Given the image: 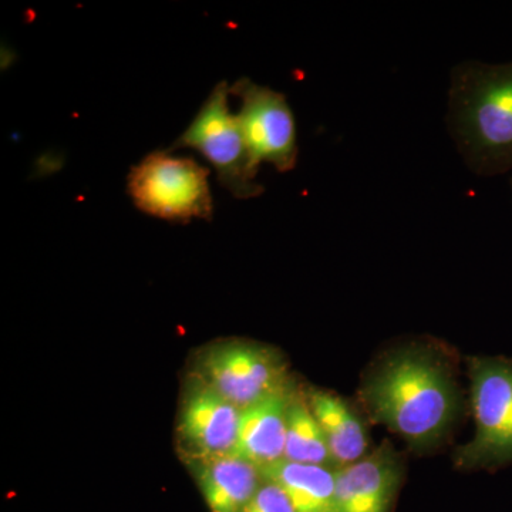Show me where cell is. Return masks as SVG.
<instances>
[{
    "label": "cell",
    "mask_w": 512,
    "mask_h": 512,
    "mask_svg": "<svg viewBox=\"0 0 512 512\" xmlns=\"http://www.w3.org/2000/svg\"><path fill=\"white\" fill-rule=\"evenodd\" d=\"M461 363L458 350L436 336L390 340L363 369L357 402L413 454L433 456L454 439L470 409Z\"/></svg>",
    "instance_id": "1"
},
{
    "label": "cell",
    "mask_w": 512,
    "mask_h": 512,
    "mask_svg": "<svg viewBox=\"0 0 512 512\" xmlns=\"http://www.w3.org/2000/svg\"><path fill=\"white\" fill-rule=\"evenodd\" d=\"M447 121L473 173L493 177L511 171L512 62H466L454 67Z\"/></svg>",
    "instance_id": "2"
},
{
    "label": "cell",
    "mask_w": 512,
    "mask_h": 512,
    "mask_svg": "<svg viewBox=\"0 0 512 512\" xmlns=\"http://www.w3.org/2000/svg\"><path fill=\"white\" fill-rule=\"evenodd\" d=\"M464 365L476 430L454 450L453 466L494 473L512 466V356H466Z\"/></svg>",
    "instance_id": "3"
},
{
    "label": "cell",
    "mask_w": 512,
    "mask_h": 512,
    "mask_svg": "<svg viewBox=\"0 0 512 512\" xmlns=\"http://www.w3.org/2000/svg\"><path fill=\"white\" fill-rule=\"evenodd\" d=\"M127 190L134 205L170 222L212 220L210 170L194 158L154 151L131 168Z\"/></svg>",
    "instance_id": "4"
},
{
    "label": "cell",
    "mask_w": 512,
    "mask_h": 512,
    "mask_svg": "<svg viewBox=\"0 0 512 512\" xmlns=\"http://www.w3.org/2000/svg\"><path fill=\"white\" fill-rule=\"evenodd\" d=\"M231 87L218 83L202 104L187 130L177 138L170 151L192 148L210 161L218 181L237 200H251L264 192L256 183L259 165L255 163L237 114L229 110Z\"/></svg>",
    "instance_id": "5"
},
{
    "label": "cell",
    "mask_w": 512,
    "mask_h": 512,
    "mask_svg": "<svg viewBox=\"0 0 512 512\" xmlns=\"http://www.w3.org/2000/svg\"><path fill=\"white\" fill-rule=\"evenodd\" d=\"M201 372L202 382L241 410L292 386L278 350L244 340L208 350L202 357Z\"/></svg>",
    "instance_id": "6"
},
{
    "label": "cell",
    "mask_w": 512,
    "mask_h": 512,
    "mask_svg": "<svg viewBox=\"0 0 512 512\" xmlns=\"http://www.w3.org/2000/svg\"><path fill=\"white\" fill-rule=\"evenodd\" d=\"M241 101L237 114L255 163H269L281 173L298 161L295 117L286 97L269 87L242 77L229 89Z\"/></svg>",
    "instance_id": "7"
},
{
    "label": "cell",
    "mask_w": 512,
    "mask_h": 512,
    "mask_svg": "<svg viewBox=\"0 0 512 512\" xmlns=\"http://www.w3.org/2000/svg\"><path fill=\"white\" fill-rule=\"evenodd\" d=\"M406 477V456L390 440L335 470V512H393Z\"/></svg>",
    "instance_id": "8"
},
{
    "label": "cell",
    "mask_w": 512,
    "mask_h": 512,
    "mask_svg": "<svg viewBox=\"0 0 512 512\" xmlns=\"http://www.w3.org/2000/svg\"><path fill=\"white\" fill-rule=\"evenodd\" d=\"M241 409L205 382L185 397L180 433L201 460L232 456L237 446Z\"/></svg>",
    "instance_id": "9"
},
{
    "label": "cell",
    "mask_w": 512,
    "mask_h": 512,
    "mask_svg": "<svg viewBox=\"0 0 512 512\" xmlns=\"http://www.w3.org/2000/svg\"><path fill=\"white\" fill-rule=\"evenodd\" d=\"M292 392L291 386L241 410L232 456L254 464L259 470L284 460L286 416Z\"/></svg>",
    "instance_id": "10"
},
{
    "label": "cell",
    "mask_w": 512,
    "mask_h": 512,
    "mask_svg": "<svg viewBox=\"0 0 512 512\" xmlns=\"http://www.w3.org/2000/svg\"><path fill=\"white\" fill-rule=\"evenodd\" d=\"M305 397L328 441L335 468L356 463L369 453L365 421L343 397L315 387Z\"/></svg>",
    "instance_id": "11"
},
{
    "label": "cell",
    "mask_w": 512,
    "mask_h": 512,
    "mask_svg": "<svg viewBox=\"0 0 512 512\" xmlns=\"http://www.w3.org/2000/svg\"><path fill=\"white\" fill-rule=\"evenodd\" d=\"M197 476L211 512H241L264 483L258 467L235 456L201 460Z\"/></svg>",
    "instance_id": "12"
},
{
    "label": "cell",
    "mask_w": 512,
    "mask_h": 512,
    "mask_svg": "<svg viewBox=\"0 0 512 512\" xmlns=\"http://www.w3.org/2000/svg\"><path fill=\"white\" fill-rule=\"evenodd\" d=\"M261 474L285 491L296 512H335V468L281 460Z\"/></svg>",
    "instance_id": "13"
},
{
    "label": "cell",
    "mask_w": 512,
    "mask_h": 512,
    "mask_svg": "<svg viewBox=\"0 0 512 512\" xmlns=\"http://www.w3.org/2000/svg\"><path fill=\"white\" fill-rule=\"evenodd\" d=\"M284 460L335 468L328 441L320 429L318 420L313 416L305 393L292 392L286 416Z\"/></svg>",
    "instance_id": "14"
},
{
    "label": "cell",
    "mask_w": 512,
    "mask_h": 512,
    "mask_svg": "<svg viewBox=\"0 0 512 512\" xmlns=\"http://www.w3.org/2000/svg\"><path fill=\"white\" fill-rule=\"evenodd\" d=\"M241 512H296L279 485L265 481Z\"/></svg>",
    "instance_id": "15"
},
{
    "label": "cell",
    "mask_w": 512,
    "mask_h": 512,
    "mask_svg": "<svg viewBox=\"0 0 512 512\" xmlns=\"http://www.w3.org/2000/svg\"><path fill=\"white\" fill-rule=\"evenodd\" d=\"M511 187H512V180H511Z\"/></svg>",
    "instance_id": "16"
}]
</instances>
